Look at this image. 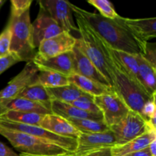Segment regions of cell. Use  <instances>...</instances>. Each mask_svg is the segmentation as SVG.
<instances>
[{
  "instance_id": "cell-1",
  "label": "cell",
  "mask_w": 156,
  "mask_h": 156,
  "mask_svg": "<svg viewBox=\"0 0 156 156\" xmlns=\"http://www.w3.org/2000/svg\"><path fill=\"white\" fill-rule=\"evenodd\" d=\"M70 7L73 13L83 18L111 48L133 55L145 53L147 42L136 37L124 24L120 15L115 19H109L72 3Z\"/></svg>"
},
{
  "instance_id": "cell-2",
  "label": "cell",
  "mask_w": 156,
  "mask_h": 156,
  "mask_svg": "<svg viewBox=\"0 0 156 156\" xmlns=\"http://www.w3.org/2000/svg\"><path fill=\"white\" fill-rule=\"evenodd\" d=\"M74 15L76 18L78 33L80 35V37L76 38V46L85 53L114 90V65L109 46L83 18L76 14Z\"/></svg>"
},
{
  "instance_id": "cell-3",
  "label": "cell",
  "mask_w": 156,
  "mask_h": 156,
  "mask_svg": "<svg viewBox=\"0 0 156 156\" xmlns=\"http://www.w3.org/2000/svg\"><path fill=\"white\" fill-rule=\"evenodd\" d=\"M9 21L12 25L10 53L17 56L20 62H32L36 56L37 48L34 44L30 11Z\"/></svg>"
},
{
  "instance_id": "cell-4",
  "label": "cell",
  "mask_w": 156,
  "mask_h": 156,
  "mask_svg": "<svg viewBox=\"0 0 156 156\" xmlns=\"http://www.w3.org/2000/svg\"><path fill=\"white\" fill-rule=\"evenodd\" d=\"M0 135L7 139L12 146L21 153L32 155H63L70 153L59 146L28 134L6 129L1 126Z\"/></svg>"
},
{
  "instance_id": "cell-5",
  "label": "cell",
  "mask_w": 156,
  "mask_h": 156,
  "mask_svg": "<svg viewBox=\"0 0 156 156\" xmlns=\"http://www.w3.org/2000/svg\"><path fill=\"white\" fill-rule=\"evenodd\" d=\"M113 65V72L114 76V92L123 101L130 111H135L142 116L144 105L156 94L152 97L149 96L141 88H139L134 82H133L129 77L115 65L114 61Z\"/></svg>"
},
{
  "instance_id": "cell-6",
  "label": "cell",
  "mask_w": 156,
  "mask_h": 156,
  "mask_svg": "<svg viewBox=\"0 0 156 156\" xmlns=\"http://www.w3.org/2000/svg\"><path fill=\"white\" fill-rule=\"evenodd\" d=\"M110 129L114 133L117 146L126 144L149 130H156L140 114L133 111H129L121 121L111 126Z\"/></svg>"
},
{
  "instance_id": "cell-7",
  "label": "cell",
  "mask_w": 156,
  "mask_h": 156,
  "mask_svg": "<svg viewBox=\"0 0 156 156\" xmlns=\"http://www.w3.org/2000/svg\"><path fill=\"white\" fill-rule=\"evenodd\" d=\"M0 126L6 129L28 134L55 146H59L70 153H74L77 147V142L76 140L56 135L41 126L24 125L7 121H0Z\"/></svg>"
},
{
  "instance_id": "cell-8",
  "label": "cell",
  "mask_w": 156,
  "mask_h": 156,
  "mask_svg": "<svg viewBox=\"0 0 156 156\" xmlns=\"http://www.w3.org/2000/svg\"><path fill=\"white\" fill-rule=\"evenodd\" d=\"M38 70L33 62H27L22 70L0 91V115L6 111L8 105L17 98L27 85L34 82Z\"/></svg>"
},
{
  "instance_id": "cell-9",
  "label": "cell",
  "mask_w": 156,
  "mask_h": 156,
  "mask_svg": "<svg viewBox=\"0 0 156 156\" xmlns=\"http://www.w3.org/2000/svg\"><path fill=\"white\" fill-rule=\"evenodd\" d=\"M95 105L103 116V120L109 127L121 121L130 111L117 94H104L94 97Z\"/></svg>"
},
{
  "instance_id": "cell-10",
  "label": "cell",
  "mask_w": 156,
  "mask_h": 156,
  "mask_svg": "<svg viewBox=\"0 0 156 156\" xmlns=\"http://www.w3.org/2000/svg\"><path fill=\"white\" fill-rule=\"evenodd\" d=\"M38 2L40 8L46 11L64 31L78 32L70 7L71 2L66 0H41Z\"/></svg>"
},
{
  "instance_id": "cell-11",
  "label": "cell",
  "mask_w": 156,
  "mask_h": 156,
  "mask_svg": "<svg viewBox=\"0 0 156 156\" xmlns=\"http://www.w3.org/2000/svg\"><path fill=\"white\" fill-rule=\"evenodd\" d=\"M76 142L77 147L74 152L76 156H83L99 149L117 146L115 137L111 129L97 133H81Z\"/></svg>"
},
{
  "instance_id": "cell-12",
  "label": "cell",
  "mask_w": 156,
  "mask_h": 156,
  "mask_svg": "<svg viewBox=\"0 0 156 156\" xmlns=\"http://www.w3.org/2000/svg\"><path fill=\"white\" fill-rule=\"evenodd\" d=\"M76 38L71 33L63 31L56 36L44 41L37 47L36 56L41 59L56 56L73 50Z\"/></svg>"
},
{
  "instance_id": "cell-13",
  "label": "cell",
  "mask_w": 156,
  "mask_h": 156,
  "mask_svg": "<svg viewBox=\"0 0 156 156\" xmlns=\"http://www.w3.org/2000/svg\"><path fill=\"white\" fill-rule=\"evenodd\" d=\"M64 30L44 9L40 8L39 13L32 23V34L35 47L37 48L41 42L59 34Z\"/></svg>"
},
{
  "instance_id": "cell-14",
  "label": "cell",
  "mask_w": 156,
  "mask_h": 156,
  "mask_svg": "<svg viewBox=\"0 0 156 156\" xmlns=\"http://www.w3.org/2000/svg\"><path fill=\"white\" fill-rule=\"evenodd\" d=\"M38 72L51 71L69 76L75 74L74 55L73 51L67 52L49 59H41L35 56L32 61Z\"/></svg>"
},
{
  "instance_id": "cell-15",
  "label": "cell",
  "mask_w": 156,
  "mask_h": 156,
  "mask_svg": "<svg viewBox=\"0 0 156 156\" xmlns=\"http://www.w3.org/2000/svg\"><path fill=\"white\" fill-rule=\"evenodd\" d=\"M72 51L74 55L75 74L94 80L111 88L105 78L77 46L75 45Z\"/></svg>"
},
{
  "instance_id": "cell-16",
  "label": "cell",
  "mask_w": 156,
  "mask_h": 156,
  "mask_svg": "<svg viewBox=\"0 0 156 156\" xmlns=\"http://www.w3.org/2000/svg\"><path fill=\"white\" fill-rule=\"evenodd\" d=\"M39 126L56 135L76 140L81 134L68 120L53 114L44 115Z\"/></svg>"
},
{
  "instance_id": "cell-17",
  "label": "cell",
  "mask_w": 156,
  "mask_h": 156,
  "mask_svg": "<svg viewBox=\"0 0 156 156\" xmlns=\"http://www.w3.org/2000/svg\"><path fill=\"white\" fill-rule=\"evenodd\" d=\"M110 53L113 61L117 67L124 73L133 82L136 84L139 88L145 91L142 87L138 78V62L136 55L130 54L126 52L116 50L110 47ZM146 92V91H145ZM147 94V93H146Z\"/></svg>"
},
{
  "instance_id": "cell-18",
  "label": "cell",
  "mask_w": 156,
  "mask_h": 156,
  "mask_svg": "<svg viewBox=\"0 0 156 156\" xmlns=\"http://www.w3.org/2000/svg\"><path fill=\"white\" fill-rule=\"evenodd\" d=\"M123 21L139 39L148 43L156 37V18L133 19L123 17Z\"/></svg>"
},
{
  "instance_id": "cell-19",
  "label": "cell",
  "mask_w": 156,
  "mask_h": 156,
  "mask_svg": "<svg viewBox=\"0 0 156 156\" xmlns=\"http://www.w3.org/2000/svg\"><path fill=\"white\" fill-rule=\"evenodd\" d=\"M52 114L60 116L63 118H76V119H88V120L104 121L102 114H92L76 108L70 104L63 103L58 101H52L51 102Z\"/></svg>"
},
{
  "instance_id": "cell-20",
  "label": "cell",
  "mask_w": 156,
  "mask_h": 156,
  "mask_svg": "<svg viewBox=\"0 0 156 156\" xmlns=\"http://www.w3.org/2000/svg\"><path fill=\"white\" fill-rule=\"evenodd\" d=\"M156 140V130H149L137 138L128 142L122 146H116L112 148L114 156H124L146 149L151 143Z\"/></svg>"
},
{
  "instance_id": "cell-21",
  "label": "cell",
  "mask_w": 156,
  "mask_h": 156,
  "mask_svg": "<svg viewBox=\"0 0 156 156\" xmlns=\"http://www.w3.org/2000/svg\"><path fill=\"white\" fill-rule=\"evenodd\" d=\"M138 62V78L143 89L149 96L156 94L155 73L156 69L153 68L149 62L143 58L142 55H136Z\"/></svg>"
},
{
  "instance_id": "cell-22",
  "label": "cell",
  "mask_w": 156,
  "mask_h": 156,
  "mask_svg": "<svg viewBox=\"0 0 156 156\" xmlns=\"http://www.w3.org/2000/svg\"><path fill=\"white\" fill-rule=\"evenodd\" d=\"M68 79L70 83L75 85L78 88H80L82 91L92 97L115 93L114 90L110 87L105 86L99 82L87 79L79 75L73 74L72 76H69Z\"/></svg>"
},
{
  "instance_id": "cell-23",
  "label": "cell",
  "mask_w": 156,
  "mask_h": 156,
  "mask_svg": "<svg viewBox=\"0 0 156 156\" xmlns=\"http://www.w3.org/2000/svg\"><path fill=\"white\" fill-rule=\"evenodd\" d=\"M47 91L52 101H58L67 104H71L82 96L88 95V94L72 83L57 88H47Z\"/></svg>"
},
{
  "instance_id": "cell-24",
  "label": "cell",
  "mask_w": 156,
  "mask_h": 156,
  "mask_svg": "<svg viewBox=\"0 0 156 156\" xmlns=\"http://www.w3.org/2000/svg\"><path fill=\"white\" fill-rule=\"evenodd\" d=\"M17 98H22L32 101L37 102L46 106L50 110L51 108L52 99L47 92V88L40 84L35 83L34 82L27 85Z\"/></svg>"
},
{
  "instance_id": "cell-25",
  "label": "cell",
  "mask_w": 156,
  "mask_h": 156,
  "mask_svg": "<svg viewBox=\"0 0 156 156\" xmlns=\"http://www.w3.org/2000/svg\"><path fill=\"white\" fill-rule=\"evenodd\" d=\"M44 115L23 111H7L0 115V121L21 123L24 125L39 126Z\"/></svg>"
},
{
  "instance_id": "cell-26",
  "label": "cell",
  "mask_w": 156,
  "mask_h": 156,
  "mask_svg": "<svg viewBox=\"0 0 156 156\" xmlns=\"http://www.w3.org/2000/svg\"><path fill=\"white\" fill-rule=\"evenodd\" d=\"M17 111L27 113H34V114H41V115H47V114H52L51 111L44 105L37 103V102L22 98H17L15 100L12 101L8 105L5 111Z\"/></svg>"
},
{
  "instance_id": "cell-27",
  "label": "cell",
  "mask_w": 156,
  "mask_h": 156,
  "mask_svg": "<svg viewBox=\"0 0 156 156\" xmlns=\"http://www.w3.org/2000/svg\"><path fill=\"white\" fill-rule=\"evenodd\" d=\"M34 82L40 84L46 88H57L70 84L67 76L51 71L38 72Z\"/></svg>"
},
{
  "instance_id": "cell-28",
  "label": "cell",
  "mask_w": 156,
  "mask_h": 156,
  "mask_svg": "<svg viewBox=\"0 0 156 156\" xmlns=\"http://www.w3.org/2000/svg\"><path fill=\"white\" fill-rule=\"evenodd\" d=\"M66 120H68L81 133H97L106 132L110 129L109 126L104 121L76 118H67Z\"/></svg>"
},
{
  "instance_id": "cell-29",
  "label": "cell",
  "mask_w": 156,
  "mask_h": 156,
  "mask_svg": "<svg viewBox=\"0 0 156 156\" xmlns=\"http://www.w3.org/2000/svg\"><path fill=\"white\" fill-rule=\"evenodd\" d=\"M88 3L96 8L104 18L115 19L119 16L112 3L108 0H88Z\"/></svg>"
},
{
  "instance_id": "cell-30",
  "label": "cell",
  "mask_w": 156,
  "mask_h": 156,
  "mask_svg": "<svg viewBox=\"0 0 156 156\" xmlns=\"http://www.w3.org/2000/svg\"><path fill=\"white\" fill-rule=\"evenodd\" d=\"M70 105H73L74 107L79 108V109L82 110V111H86V112L92 113V114H102L98 107L94 103V97L89 95V94L79 98V99L76 100L75 101L72 102Z\"/></svg>"
},
{
  "instance_id": "cell-31",
  "label": "cell",
  "mask_w": 156,
  "mask_h": 156,
  "mask_svg": "<svg viewBox=\"0 0 156 156\" xmlns=\"http://www.w3.org/2000/svg\"><path fill=\"white\" fill-rule=\"evenodd\" d=\"M11 40H12V25L9 21L3 31L0 34V58L8 56L11 53Z\"/></svg>"
},
{
  "instance_id": "cell-32",
  "label": "cell",
  "mask_w": 156,
  "mask_h": 156,
  "mask_svg": "<svg viewBox=\"0 0 156 156\" xmlns=\"http://www.w3.org/2000/svg\"><path fill=\"white\" fill-rule=\"evenodd\" d=\"M32 0H12L11 1V15L9 19L14 20L19 18L24 12L30 9Z\"/></svg>"
},
{
  "instance_id": "cell-33",
  "label": "cell",
  "mask_w": 156,
  "mask_h": 156,
  "mask_svg": "<svg viewBox=\"0 0 156 156\" xmlns=\"http://www.w3.org/2000/svg\"><path fill=\"white\" fill-rule=\"evenodd\" d=\"M156 106H155V95L153 96L151 100L147 101L144 105L143 109L142 116L148 122L153 117H156Z\"/></svg>"
},
{
  "instance_id": "cell-34",
  "label": "cell",
  "mask_w": 156,
  "mask_h": 156,
  "mask_svg": "<svg viewBox=\"0 0 156 156\" xmlns=\"http://www.w3.org/2000/svg\"><path fill=\"white\" fill-rule=\"evenodd\" d=\"M142 56L152 65L153 68L156 69V47L155 44H149L148 42L146 44L145 53Z\"/></svg>"
},
{
  "instance_id": "cell-35",
  "label": "cell",
  "mask_w": 156,
  "mask_h": 156,
  "mask_svg": "<svg viewBox=\"0 0 156 156\" xmlns=\"http://www.w3.org/2000/svg\"><path fill=\"white\" fill-rule=\"evenodd\" d=\"M20 60L17 56L10 53L8 56L0 58V75L4 73L5 71L12 67L15 64L19 62Z\"/></svg>"
},
{
  "instance_id": "cell-36",
  "label": "cell",
  "mask_w": 156,
  "mask_h": 156,
  "mask_svg": "<svg viewBox=\"0 0 156 156\" xmlns=\"http://www.w3.org/2000/svg\"><path fill=\"white\" fill-rule=\"evenodd\" d=\"M83 156H114V155L112 152V148H105L90 152Z\"/></svg>"
},
{
  "instance_id": "cell-37",
  "label": "cell",
  "mask_w": 156,
  "mask_h": 156,
  "mask_svg": "<svg viewBox=\"0 0 156 156\" xmlns=\"http://www.w3.org/2000/svg\"><path fill=\"white\" fill-rule=\"evenodd\" d=\"M0 156H20L14 152L12 149L8 147L6 145L0 142Z\"/></svg>"
},
{
  "instance_id": "cell-38",
  "label": "cell",
  "mask_w": 156,
  "mask_h": 156,
  "mask_svg": "<svg viewBox=\"0 0 156 156\" xmlns=\"http://www.w3.org/2000/svg\"><path fill=\"white\" fill-rule=\"evenodd\" d=\"M124 156H152V155H151V153L149 152V149H148L147 147L141 151L133 152V153L128 154V155H126Z\"/></svg>"
},
{
  "instance_id": "cell-39",
  "label": "cell",
  "mask_w": 156,
  "mask_h": 156,
  "mask_svg": "<svg viewBox=\"0 0 156 156\" xmlns=\"http://www.w3.org/2000/svg\"><path fill=\"white\" fill-rule=\"evenodd\" d=\"M148 149H149V152H150L152 156H156V140L152 141L149 144V146H148Z\"/></svg>"
},
{
  "instance_id": "cell-40",
  "label": "cell",
  "mask_w": 156,
  "mask_h": 156,
  "mask_svg": "<svg viewBox=\"0 0 156 156\" xmlns=\"http://www.w3.org/2000/svg\"><path fill=\"white\" fill-rule=\"evenodd\" d=\"M19 155L20 156H76L73 153L63 154V155H27V154L21 153Z\"/></svg>"
}]
</instances>
